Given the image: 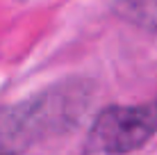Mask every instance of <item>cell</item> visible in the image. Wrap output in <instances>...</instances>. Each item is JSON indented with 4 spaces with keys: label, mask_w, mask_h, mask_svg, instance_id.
Segmentation results:
<instances>
[{
    "label": "cell",
    "mask_w": 157,
    "mask_h": 155,
    "mask_svg": "<svg viewBox=\"0 0 157 155\" xmlns=\"http://www.w3.org/2000/svg\"><path fill=\"white\" fill-rule=\"evenodd\" d=\"M157 130V105L109 107L96 119L91 146L102 153H128L139 148Z\"/></svg>",
    "instance_id": "cell-1"
}]
</instances>
